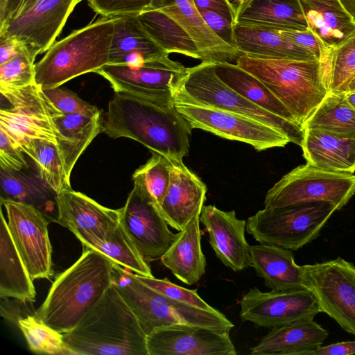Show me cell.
I'll list each match as a JSON object with an SVG mask.
<instances>
[{
    "label": "cell",
    "mask_w": 355,
    "mask_h": 355,
    "mask_svg": "<svg viewBox=\"0 0 355 355\" xmlns=\"http://www.w3.org/2000/svg\"><path fill=\"white\" fill-rule=\"evenodd\" d=\"M192 128L173 100L115 92L102 116V132L139 142L151 153L182 161L189 151Z\"/></svg>",
    "instance_id": "6da1fadb"
},
{
    "label": "cell",
    "mask_w": 355,
    "mask_h": 355,
    "mask_svg": "<svg viewBox=\"0 0 355 355\" xmlns=\"http://www.w3.org/2000/svg\"><path fill=\"white\" fill-rule=\"evenodd\" d=\"M113 263L83 246L80 258L55 277L35 314L62 334L70 331L112 285Z\"/></svg>",
    "instance_id": "7a4b0ae2"
},
{
    "label": "cell",
    "mask_w": 355,
    "mask_h": 355,
    "mask_svg": "<svg viewBox=\"0 0 355 355\" xmlns=\"http://www.w3.org/2000/svg\"><path fill=\"white\" fill-rule=\"evenodd\" d=\"M146 337L112 284L64 341L67 355H148Z\"/></svg>",
    "instance_id": "3957f363"
},
{
    "label": "cell",
    "mask_w": 355,
    "mask_h": 355,
    "mask_svg": "<svg viewBox=\"0 0 355 355\" xmlns=\"http://www.w3.org/2000/svg\"><path fill=\"white\" fill-rule=\"evenodd\" d=\"M236 60L270 90L302 128L329 92L327 68L320 60L263 59L245 54Z\"/></svg>",
    "instance_id": "277c9868"
},
{
    "label": "cell",
    "mask_w": 355,
    "mask_h": 355,
    "mask_svg": "<svg viewBox=\"0 0 355 355\" xmlns=\"http://www.w3.org/2000/svg\"><path fill=\"white\" fill-rule=\"evenodd\" d=\"M113 31V18L103 17L56 42L35 64V83L58 87L107 64Z\"/></svg>",
    "instance_id": "5b68a950"
},
{
    "label": "cell",
    "mask_w": 355,
    "mask_h": 355,
    "mask_svg": "<svg viewBox=\"0 0 355 355\" xmlns=\"http://www.w3.org/2000/svg\"><path fill=\"white\" fill-rule=\"evenodd\" d=\"M113 284L148 336L153 330L179 324L230 331L233 323L217 309L207 311L172 300L138 279L135 273L114 261Z\"/></svg>",
    "instance_id": "8992f818"
},
{
    "label": "cell",
    "mask_w": 355,
    "mask_h": 355,
    "mask_svg": "<svg viewBox=\"0 0 355 355\" xmlns=\"http://www.w3.org/2000/svg\"><path fill=\"white\" fill-rule=\"evenodd\" d=\"M214 63L203 61L189 67L174 96L256 120L282 133L291 142L302 146L304 130L300 125L263 110L232 89L217 76Z\"/></svg>",
    "instance_id": "52a82bcc"
},
{
    "label": "cell",
    "mask_w": 355,
    "mask_h": 355,
    "mask_svg": "<svg viewBox=\"0 0 355 355\" xmlns=\"http://www.w3.org/2000/svg\"><path fill=\"white\" fill-rule=\"evenodd\" d=\"M10 106L0 110V129L31 159L34 141L58 144L62 138L56 119L60 111L36 83L20 88L0 87Z\"/></svg>",
    "instance_id": "ba28073f"
},
{
    "label": "cell",
    "mask_w": 355,
    "mask_h": 355,
    "mask_svg": "<svg viewBox=\"0 0 355 355\" xmlns=\"http://www.w3.org/2000/svg\"><path fill=\"white\" fill-rule=\"evenodd\" d=\"M336 211L327 201L264 207L248 218L246 230L259 243L297 250L318 237Z\"/></svg>",
    "instance_id": "9c48e42d"
},
{
    "label": "cell",
    "mask_w": 355,
    "mask_h": 355,
    "mask_svg": "<svg viewBox=\"0 0 355 355\" xmlns=\"http://www.w3.org/2000/svg\"><path fill=\"white\" fill-rule=\"evenodd\" d=\"M354 194V173L327 171L306 163L284 175L268 191L264 207L327 201L338 211Z\"/></svg>",
    "instance_id": "30bf717a"
},
{
    "label": "cell",
    "mask_w": 355,
    "mask_h": 355,
    "mask_svg": "<svg viewBox=\"0 0 355 355\" xmlns=\"http://www.w3.org/2000/svg\"><path fill=\"white\" fill-rule=\"evenodd\" d=\"M302 274L320 311L355 336V265L338 257L302 266Z\"/></svg>",
    "instance_id": "8fae6325"
},
{
    "label": "cell",
    "mask_w": 355,
    "mask_h": 355,
    "mask_svg": "<svg viewBox=\"0 0 355 355\" xmlns=\"http://www.w3.org/2000/svg\"><path fill=\"white\" fill-rule=\"evenodd\" d=\"M134 186L121 208L120 223L148 263L161 259L177 237L168 228L160 207L143 175L135 171Z\"/></svg>",
    "instance_id": "7c38bea8"
},
{
    "label": "cell",
    "mask_w": 355,
    "mask_h": 355,
    "mask_svg": "<svg viewBox=\"0 0 355 355\" xmlns=\"http://www.w3.org/2000/svg\"><path fill=\"white\" fill-rule=\"evenodd\" d=\"M175 107L192 129L251 145L257 151L284 147L290 140L282 133L259 121L236 113L173 97Z\"/></svg>",
    "instance_id": "4fadbf2b"
},
{
    "label": "cell",
    "mask_w": 355,
    "mask_h": 355,
    "mask_svg": "<svg viewBox=\"0 0 355 355\" xmlns=\"http://www.w3.org/2000/svg\"><path fill=\"white\" fill-rule=\"evenodd\" d=\"M15 245L31 278L49 279L53 274L48 218L34 206L1 198Z\"/></svg>",
    "instance_id": "5bb4252c"
},
{
    "label": "cell",
    "mask_w": 355,
    "mask_h": 355,
    "mask_svg": "<svg viewBox=\"0 0 355 355\" xmlns=\"http://www.w3.org/2000/svg\"><path fill=\"white\" fill-rule=\"evenodd\" d=\"M240 306L243 321L270 329L313 319L321 312L315 296L305 286L269 292L250 288L241 299Z\"/></svg>",
    "instance_id": "9a60e30c"
},
{
    "label": "cell",
    "mask_w": 355,
    "mask_h": 355,
    "mask_svg": "<svg viewBox=\"0 0 355 355\" xmlns=\"http://www.w3.org/2000/svg\"><path fill=\"white\" fill-rule=\"evenodd\" d=\"M187 69L166 57L139 65L107 64L95 73L107 80L115 92L173 100Z\"/></svg>",
    "instance_id": "2e32d148"
},
{
    "label": "cell",
    "mask_w": 355,
    "mask_h": 355,
    "mask_svg": "<svg viewBox=\"0 0 355 355\" xmlns=\"http://www.w3.org/2000/svg\"><path fill=\"white\" fill-rule=\"evenodd\" d=\"M81 0H39L0 28V37H15L37 56L53 44L69 15Z\"/></svg>",
    "instance_id": "e0dca14e"
},
{
    "label": "cell",
    "mask_w": 355,
    "mask_h": 355,
    "mask_svg": "<svg viewBox=\"0 0 355 355\" xmlns=\"http://www.w3.org/2000/svg\"><path fill=\"white\" fill-rule=\"evenodd\" d=\"M148 355H236L230 332L188 324L157 328L146 337Z\"/></svg>",
    "instance_id": "ac0fdd59"
},
{
    "label": "cell",
    "mask_w": 355,
    "mask_h": 355,
    "mask_svg": "<svg viewBox=\"0 0 355 355\" xmlns=\"http://www.w3.org/2000/svg\"><path fill=\"white\" fill-rule=\"evenodd\" d=\"M58 223L69 230L90 248L104 241L120 223L121 209L105 207L71 189L56 195Z\"/></svg>",
    "instance_id": "d6986e66"
},
{
    "label": "cell",
    "mask_w": 355,
    "mask_h": 355,
    "mask_svg": "<svg viewBox=\"0 0 355 355\" xmlns=\"http://www.w3.org/2000/svg\"><path fill=\"white\" fill-rule=\"evenodd\" d=\"M209 234V242L218 259L237 272L250 266L251 252L245 232L246 220L236 217L234 210L223 211L215 205H204L200 215Z\"/></svg>",
    "instance_id": "ffe728a7"
},
{
    "label": "cell",
    "mask_w": 355,
    "mask_h": 355,
    "mask_svg": "<svg viewBox=\"0 0 355 355\" xmlns=\"http://www.w3.org/2000/svg\"><path fill=\"white\" fill-rule=\"evenodd\" d=\"M171 162L170 183L159 207L168 225L181 231L193 218L200 215L207 187L182 161Z\"/></svg>",
    "instance_id": "44dd1931"
},
{
    "label": "cell",
    "mask_w": 355,
    "mask_h": 355,
    "mask_svg": "<svg viewBox=\"0 0 355 355\" xmlns=\"http://www.w3.org/2000/svg\"><path fill=\"white\" fill-rule=\"evenodd\" d=\"M149 8L160 10L185 30L198 47L202 62H230L242 55L210 29L193 0H152Z\"/></svg>",
    "instance_id": "7402d4cb"
},
{
    "label": "cell",
    "mask_w": 355,
    "mask_h": 355,
    "mask_svg": "<svg viewBox=\"0 0 355 355\" xmlns=\"http://www.w3.org/2000/svg\"><path fill=\"white\" fill-rule=\"evenodd\" d=\"M114 31L110 48V64L139 65L168 57L146 32L138 14L112 17Z\"/></svg>",
    "instance_id": "603a6c76"
},
{
    "label": "cell",
    "mask_w": 355,
    "mask_h": 355,
    "mask_svg": "<svg viewBox=\"0 0 355 355\" xmlns=\"http://www.w3.org/2000/svg\"><path fill=\"white\" fill-rule=\"evenodd\" d=\"M329 333L313 319L271 329L250 349L252 355H314Z\"/></svg>",
    "instance_id": "cb8c5ba5"
},
{
    "label": "cell",
    "mask_w": 355,
    "mask_h": 355,
    "mask_svg": "<svg viewBox=\"0 0 355 355\" xmlns=\"http://www.w3.org/2000/svg\"><path fill=\"white\" fill-rule=\"evenodd\" d=\"M301 146L309 163L327 171L355 172V135L304 128Z\"/></svg>",
    "instance_id": "d4e9b609"
},
{
    "label": "cell",
    "mask_w": 355,
    "mask_h": 355,
    "mask_svg": "<svg viewBox=\"0 0 355 355\" xmlns=\"http://www.w3.org/2000/svg\"><path fill=\"white\" fill-rule=\"evenodd\" d=\"M234 30L236 47L242 54L263 59L318 60L277 29L236 23Z\"/></svg>",
    "instance_id": "484cf974"
},
{
    "label": "cell",
    "mask_w": 355,
    "mask_h": 355,
    "mask_svg": "<svg viewBox=\"0 0 355 355\" xmlns=\"http://www.w3.org/2000/svg\"><path fill=\"white\" fill-rule=\"evenodd\" d=\"M309 29L329 52L355 31V21L340 0H299Z\"/></svg>",
    "instance_id": "4316f807"
},
{
    "label": "cell",
    "mask_w": 355,
    "mask_h": 355,
    "mask_svg": "<svg viewBox=\"0 0 355 355\" xmlns=\"http://www.w3.org/2000/svg\"><path fill=\"white\" fill-rule=\"evenodd\" d=\"M200 215L177 234V237L162 256V264L187 285L196 284L205 272L206 259L201 248Z\"/></svg>",
    "instance_id": "83f0119b"
},
{
    "label": "cell",
    "mask_w": 355,
    "mask_h": 355,
    "mask_svg": "<svg viewBox=\"0 0 355 355\" xmlns=\"http://www.w3.org/2000/svg\"><path fill=\"white\" fill-rule=\"evenodd\" d=\"M251 261L257 275L271 290L304 286L302 266L297 265L291 250L260 243L250 247Z\"/></svg>",
    "instance_id": "f1b7e54d"
},
{
    "label": "cell",
    "mask_w": 355,
    "mask_h": 355,
    "mask_svg": "<svg viewBox=\"0 0 355 355\" xmlns=\"http://www.w3.org/2000/svg\"><path fill=\"white\" fill-rule=\"evenodd\" d=\"M236 23L278 30L308 29L299 0H250L236 8Z\"/></svg>",
    "instance_id": "f546056e"
},
{
    "label": "cell",
    "mask_w": 355,
    "mask_h": 355,
    "mask_svg": "<svg viewBox=\"0 0 355 355\" xmlns=\"http://www.w3.org/2000/svg\"><path fill=\"white\" fill-rule=\"evenodd\" d=\"M102 116L99 110L96 112L64 114L56 119L62 137L57 148L69 179L80 156L102 132Z\"/></svg>",
    "instance_id": "4dcf8cb0"
},
{
    "label": "cell",
    "mask_w": 355,
    "mask_h": 355,
    "mask_svg": "<svg viewBox=\"0 0 355 355\" xmlns=\"http://www.w3.org/2000/svg\"><path fill=\"white\" fill-rule=\"evenodd\" d=\"M33 279L15 245L7 221L1 211L0 223V297L24 301L35 300Z\"/></svg>",
    "instance_id": "1f68e13d"
},
{
    "label": "cell",
    "mask_w": 355,
    "mask_h": 355,
    "mask_svg": "<svg viewBox=\"0 0 355 355\" xmlns=\"http://www.w3.org/2000/svg\"><path fill=\"white\" fill-rule=\"evenodd\" d=\"M214 69L220 79L234 91L263 110L297 123L285 106L254 75L230 62H215Z\"/></svg>",
    "instance_id": "d6a6232c"
},
{
    "label": "cell",
    "mask_w": 355,
    "mask_h": 355,
    "mask_svg": "<svg viewBox=\"0 0 355 355\" xmlns=\"http://www.w3.org/2000/svg\"><path fill=\"white\" fill-rule=\"evenodd\" d=\"M138 17L146 32L166 52L202 60L201 54L189 35L166 13L148 8L139 13Z\"/></svg>",
    "instance_id": "836d02e7"
},
{
    "label": "cell",
    "mask_w": 355,
    "mask_h": 355,
    "mask_svg": "<svg viewBox=\"0 0 355 355\" xmlns=\"http://www.w3.org/2000/svg\"><path fill=\"white\" fill-rule=\"evenodd\" d=\"M19 173L0 169L1 198L31 205L50 222L58 223L57 194L49 186L31 183Z\"/></svg>",
    "instance_id": "e575fe53"
},
{
    "label": "cell",
    "mask_w": 355,
    "mask_h": 355,
    "mask_svg": "<svg viewBox=\"0 0 355 355\" xmlns=\"http://www.w3.org/2000/svg\"><path fill=\"white\" fill-rule=\"evenodd\" d=\"M302 128L355 135V109L345 94L329 92Z\"/></svg>",
    "instance_id": "d590c367"
},
{
    "label": "cell",
    "mask_w": 355,
    "mask_h": 355,
    "mask_svg": "<svg viewBox=\"0 0 355 355\" xmlns=\"http://www.w3.org/2000/svg\"><path fill=\"white\" fill-rule=\"evenodd\" d=\"M90 248L101 252L133 273L153 277L149 265L120 223L104 241L94 244Z\"/></svg>",
    "instance_id": "8d00e7d4"
},
{
    "label": "cell",
    "mask_w": 355,
    "mask_h": 355,
    "mask_svg": "<svg viewBox=\"0 0 355 355\" xmlns=\"http://www.w3.org/2000/svg\"><path fill=\"white\" fill-rule=\"evenodd\" d=\"M16 324L23 334L32 352L67 355L64 334L44 323L35 313L20 318Z\"/></svg>",
    "instance_id": "74e56055"
},
{
    "label": "cell",
    "mask_w": 355,
    "mask_h": 355,
    "mask_svg": "<svg viewBox=\"0 0 355 355\" xmlns=\"http://www.w3.org/2000/svg\"><path fill=\"white\" fill-rule=\"evenodd\" d=\"M325 66L329 92L346 94L350 81L355 76V31L329 51Z\"/></svg>",
    "instance_id": "f35d334b"
},
{
    "label": "cell",
    "mask_w": 355,
    "mask_h": 355,
    "mask_svg": "<svg viewBox=\"0 0 355 355\" xmlns=\"http://www.w3.org/2000/svg\"><path fill=\"white\" fill-rule=\"evenodd\" d=\"M37 168L41 179L56 194L71 189L70 179L65 173L57 145L37 139L34 141V157L32 159Z\"/></svg>",
    "instance_id": "ab89813d"
},
{
    "label": "cell",
    "mask_w": 355,
    "mask_h": 355,
    "mask_svg": "<svg viewBox=\"0 0 355 355\" xmlns=\"http://www.w3.org/2000/svg\"><path fill=\"white\" fill-rule=\"evenodd\" d=\"M35 58L27 48L0 64V87L20 88L35 83Z\"/></svg>",
    "instance_id": "60d3db41"
},
{
    "label": "cell",
    "mask_w": 355,
    "mask_h": 355,
    "mask_svg": "<svg viewBox=\"0 0 355 355\" xmlns=\"http://www.w3.org/2000/svg\"><path fill=\"white\" fill-rule=\"evenodd\" d=\"M171 164V160L164 155L152 153L151 157L135 171L143 175L149 191L159 205L169 186Z\"/></svg>",
    "instance_id": "b9f144b4"
},
{
    "label": "cell",
    "mask_w": 355,
    "mask_h": 355,
    "mask_svg": "<svg viewBox=\"0 0 355 355\" xmlns=\"http://www.w3.org/2000/svg\"><path fill=\"white\" fill-rule=\"evenodd\" d=\"M136 277L146 285L164 295L190 306L203 310L214 311L216 309L205 302L198 294L197 290H191L178 286L168 278L157 279L135 274Z\"/></svg>",
    "instance_id": "7bdbcfd3"
},
{
    "label": "cell",
    "mask_w": 355,
    "mask_h": 355,
    "mask_svg": "<svg viewBox=\"0 0 355 355\" xmlns=\"http://www.w3.org/2000/svg\"><path fill=\"white\" fill-rule=\"evenodd\" d=\"M46 96L64 114L96 112L99 110L81 99L73 92L60 87L42 89Z\"/></svg>",
    "instance_id": "ee69618b"
},
{
    "label": "cell",
    "mask_w": 355,
    "mask_h": 355,
    "mask_svg": "<svg viewBox=\"0 0 355 355\" xmlns=\"http://www.w3.org/2000/svg\"><path fill=\"white\" fill-rule=\"evenodd\" d=\"M83 1V0H81ZM96 13L105 17L139 14L150 8L152 0H85Z\"/></svg>",
    "instance_id": "f6af8a7d"
},
{
    "label": "cell",
    "mask_w": 355,
    "mask_h": 355,
    "mask_svg": "<svg viewBox=\"0 0 355 355\" xmlns=\"http://www.w3.org/2000/svg\"><path fill=\"white\" fill-rule=\"evenodd\" d=\"M24 153L8 135L0 129V169L8 172H20L24 168H27Z\"/></svg>",
    "instance_id": "bcb514c9"
},
{
    "label": "cell",
    "mask_w": 355,
    "mask_h": 355,
    "mask_svg": "<svg viewBox=\"0 0 355 355\" xmlns=\"http://www.w3.org/2000/svg\"><path fill=\"white\" fill-rule=\"evenodd\" d=\"M278 30V29H277ZM291 42L311 52L318 60L324 64L329 51L322 46L317 37L309 30H278Z\"/></svg>",
    "instance_id": "7dc6e473"
},
{
    "label": "cell",
    "mask_w": 355,
    "mask_h": 355,
    "mask_svg": "<svg viewBox=\"0 0 355 355\" xmlns=\"http://www.w3.org/2000/svg\"><path fill=\"white\" fill-rule=\"evenodd\" d=\"M198 10L205 22L219 38L230 46L237 49L234 24L232 21L214 11L208 10Z\"/></svg>",
    "instance_id": "c3c4849f"
},
{
    "label": "cell",
    "mask_w": 355,
    "mask_h": 355,
    "mask_svg": "<svg viewBox=\"0 0 355 355\" xmlns=\"http://www.w3.org/2000/svg\"><path fill=\"white\" fill-rule=\"evenodd\" d=\"M198 10H208L225 17L234 24L236 7L228 0H193Z\"/></svg>",
    "instance_id": "681fc988"
},
{
    "label": "cell",
    "mask_w": 355,
    "mask_h": 355,
    "mask_svg": "<svg viewBox=\"0 0 355 355\" xmlns=\"http://www.w3.org/2000/svg\"><path fill=\"white\" fill-rule=\"evenodd\" d=\"M28 46L19 40L12 37H0V64L12 59Z\"/></svg>",
    "instance_id": "f907efd6"
},
{
    "label": "cell",
    "mask_w": 355,
    "mask_h": 355,
    "mask_svg": "<svg viewBox=\"0 0 355 355\" xmlns=\"http://www.w3.org/2000/svg\"><path fill=\"white\" fill-rule=\"evenodd\" d=\"M355 354V340L343 341L318 347L314 355H351Z\"/></svg>",
    "instance_id": "816d5d0a"
},
{
    "label": "cell",
    "mask_w": 355,
    "mask_h": 355,
    "mask_svg": "<svg viewBox=\"0 0 355 355\" xmlns=\"http://www.w3.org/2000/svg\"><path fill=\"white\" fill-rule=\"evenodd\" d=\"M24 1L25 0H0V28L20 12Z\"/></svg>",
    "instance_id": "f5cc1de1"
},
{
    "label": "cell",
    "mask_w": 355,
    "mask_h": 355,
    "mask_svg": "<svg viewBox=\"0 0 355 355\" xmlns=\"http://www.w3.org/2000/svg\"><path fill=\"white\" fill-rule=\"evenodd\" d=\"M340 1L355 21V0H340Z\"/></svg>",
    "instance_id": "db71d44e"
},
{
    "label": "cell",
    "mask_w": 355,
    "mask_h": 355,
    "mask_svg": "<svg viewBox=\"0 0 355 355\" xmlns=\"http://www.w3.org/2000/svg\"><path fill=\"white\" fill-rule=\"evenodd\" d=\"M38 1L39 0H25L24 3L23 4V6L21 9L20 12L27 10Z\"/></svg>",
    "instance_id": "11a10c76"
},
{
    "label": "cell",
    "mask_w": 355,
    "mask_h": 355,
    "mask_svg": "<svg viewBox=\"0 0 355 355\" xmlns=\"http://www.w3.org/2000/svg\"><path fill=\"white\" fill-rule=\"evenodd\" d=\"M345 96L349 103L355 109V92L347 93Z\"/></svg>",
    "instance_id": "9f6ffc18"
},
{
    "label": "cell",
    "mask_w": 355,
    "mask_h": 355,
    "mask_svg": "<svg viewBox=\"0 0 355 355\" xmlns=\"http://www.w3.org/2000/svg\"><path fill=\"white\" fill-rule=\"evenodd\" d=\"M355 92V76L350 81V83L347 87L346 94L349 93V92Z\"/></svg>",
    "instance_id": "6f0895ef"
},
{
    "label": "cell",
    "mask_w": 355,
    "mask_h": 355,
    "mask_svg": "<svg viewBox=\"0 0 355 355\" xmlns=\"http://www.w3.org/2000/svg\"><path fill=\"white\" fill-rule=\"evenodd\" d=\"M230 1H235L238 3V5H241V4H244L247 2H248L250 0H228Z\"/></svg>",
    "instance_id": "680465c9"
}]
</instances>
